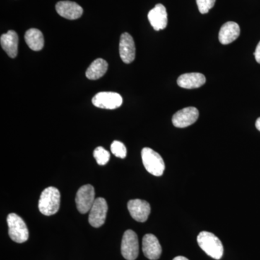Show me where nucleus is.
Masks as SVG:
<instances>
[{
  "mask_svg": "<svg viewBox=\"0 0 260 260\" xmlns=\"http://www.w3.org/2000/svg\"><path fill=\"white\" fill-rule=\"evenodd\" d=\"M61 196L59 191L54 186H49L42 191L39 202L41 213L47 216L57 213L60 207Z\"/></svg>",
  "mask_w": 260,
  "mask_h": 260,
  "instance_id": "nucleus-1",
  "label": "nucleus"
},
{
  "mask_svg": "<svg viewBox=\"0 0 260 260\" xmlns=\"http://www.w3.org/2000/svg\"><path fill=\"white\" fill-rule=\"evenodd\" d=\"M198 245L203 251L215 259H220L223 254V246L215 234L208 232H200L198 235Z\"/></svg>",
  "mask_w": 260,
  "mask_h": 260,
  "instance_id": "nucleus-2",
  "label": "nucleus"
},
{
  "mask_svg": "<svg viewBox=\"0 0 260 260\" xmlns=\"http://www.w3.org/2000/svg\"><path fill=\"white\" fill-rule=\"evenodd\" d=\"M9 236L13 242L22 244L28 239L29 232L23 219L15 213H10L7 218Z\"/></svg>",
  "mask_w": 260,
  "mask_h": 260,
  "instance_id": "nucleus-3",
  "label": "nucleus"
},
{
  "mask_svg": "<svg viewBox=\"0 0 260 260\" xmlns=\"http://www.w3.org/2000/svg\"><path fill=\"white\" fill-rule=\"evenodd\" d=\"M142 160L143 165L150 174L155 177H160L165 170V164L160 154L153 149L144 148L142 150Z\"/></svg>",
  "mask_w": 260,
  "mask_h": 260,
  "instance_id": "nucleus-4",
  "label": "nucleus"
},
{
  "mask_svg": "<svg viewBox=\"0 0 260 260\" xmlns=\"http://www.w3.org/2000/svg\"><path fill=\"white\" fill-rule=\"evenodd\" d=\"M121 254L126 260H135L139 254L138 235L133 230H127L123 235L121 245Z\"/></svg>",
  "mask_w": 260,
  "mask_h": 260,
  "instance_id": "nucleus-5",
  "label": "nucleus"
},
{
  "mask_svg": "<svg viewBox=\"0 0 260 260\" xmlns=\"http://www.w3.org/2000/svg\"><path fill=\"white\" fill-rule=\"evenodd\" d=\"M95 200V189L93 186L90 184L83 185L78 189L75 198L77 209L80 213H87L91 209Z\"/></svg>",
  "mask_w": 260,
  "mask_h": 260,
  "instance_id": "nucleus-6",
  "label": "nucleus"
},
{
  "mask_svg": "<svg viewBox=\"0 0 260 260\" xmlns=\"http://www.w3.org/2000/svg\"><path fill=\"white\" fill-rule=\"evenodd\" d=\"M108 212V205L104 198L95 199L89 214V223L94 228L102 226L106 221Z\"/></svg>",
  "mask_w": 260,
  "mask_h": 260,
  "instance_id": "nucleus-7",
  "label": "nucleus"
},
{
  "mask_svg": "<svg viewBox=\"0 0 260 260\" xmlns=\"http://www.w3.org/2000/svg\"><path fill=\"white\" fill-rule=\"evenodd\" d=\"M122 98L119 93L114 92H101L92 99L95 107L105 109H115L122 104Z\"/></svg>",
  "mask_w": 260,
  "mask_h": 260,
  "instance_id": "nucleus-8",
  "label": "nucleus"
},
{
  "mask_svg": "<svg viewBox=\"0 0 260 260\" xmlns=\"http://www.w3.org/2000/svg\"><path fill=\"white\" fill-rule=\"evenodd\" d=\"M198 117L199 112L196 108H184L173 116L172 122L176 127L184 128L196 122Z\"/></svg>",
  "mask_w": 260,
  "mask_h": 260,
  "instance_id": "nucleus-9",
  "label": "nucleus"
},
{
  "mask_svg": "<svg viewBox=\"0 0 260 260\" xmlns=\"http://www.w3.org/2000/svg\"><path fill=\"white\" fill-rule=\"evenodd\" d=\"M128 210L130 215L138 222L146 221L150 213V205L145 200L136 199L128 202Z\"/></svg>",
  "mask_w": 260,
  "mask_h": 260,
  "instance_id": "nucleus-10",
  "label": "nucleus"
},
{
  "mask_svg": "<svg viewBox=\"0 0 260 260\" xmlns=\"http://www.w3.org/2000/svg\"><path fill=\"white\" fill-rule=\"evenodd\" d=\"M135 44L133 38L127 32L121 36L119 42V54L121 60L126 64L133 62L135 59Z\"/></svg>",
  "mask_w": 260,
  "mask_h": 260,
  "instance_id": "nucleus-11",
  "label": "nucleus"
},
{
  "mask_svg": "<svg viewBox=\"0 0 260 260\" xmlns=\"http://www.w3.org/2000/svg\"><path fill=\"white\" fill-rule=\"evenodd\" d=\"M58 14L68 20H76L80 18L83 13V9L74 2L61 1L56 5Z\"/></svg>",
  "mask_w": 260,
  "mask_h": 260,
  "instance_id": "nucleus-12",
  "label": "nucleus"
},
{
  "mask_svg": "<svg viewBox=\"0 0 260 260\" xmlns=\"http://www.w3.org/2000/svg\"><path fill=\"white\" fill-rule=\"evenodd\" d=\"M143 251L149 259L156 260L160 258L162 253L161 246L153 234H146L143 237Z\"/></svg>",
  "mask_w": 260,
  "mask_h": 260,
  "instance_id": "nucleus-13",
  "label": "nucleus"
},
{
  "mask_svg": "<svg viewBox=\"0 0 260 260\" xmlns=\"http://www.w3.org/2000/svg\"><path fill=\"white\" fill-rule=\"evenodd\" d=\"M150 25L155 30H162L167 28L168 24V15L167 9L162 4L155 5L148 15Z\"/></svg>",
  "mask_w": 260,
  "mask_h": 260,
  "instance_id": "nucleus-14",
  "label": "nucleus"
},
{
  "mask_svg": "<svg viewBox=\"0 0 260 260\" xmlns=\"http://www.w3.org/2000/svg\"><path fill=\"white\" fill-rule=\"evenodd\" d=\"M2 48L11 58H15L18 55V36L14 30H9L3 34L0 38Z\"/></svg>",
  "mask_w": 260,
  "mask_h": 260,
  "instance_id": "nucleus-15",
  "label": "nucleus"
},
{
  "mask_svg": "<svg viewBox=\"0 0 260 260\" xmlns=\"http://www.w3.org/2000/svg\"><path fill=\"white\" fill-rule=\"evenodd\" d=\"M240 35V27L235 22L229 21L222 25L219 32V41L223 45L231 44Z\"/></svg>",
  "mask_w": 260,
  "mask_h": 260,
  "instance_id": "nucleus-16",
  "label": "nucleus"
},
{
  "mask_svg": "<svg viewBox=\"0 0 260 260\" xmlns=\"http://www.w3.org/2000/svg\"><path fill=\"white\" fill-rule=\"evenodd\" d=\"M206 82L205 75L198 73H186L181 75L177 80L179 87L186 89L198 88Z\"/></svg>",
  "mask_w": 260,
  "mask_h": 260,
  "instance_id": "nucleus-17",
  "label": "nucleus"
},
{
  "mask_svg": "<svg viewBox=\"0 0 260 260\" xmlns=\"http://www.w3.org/2000/svg\"><path fill=\"white\" fill-rule=\"evenodd\" d=\"M25 41L32 51L42 50L44 46V36L41 30L30 28L25 34Z\"/></svg>",
  "mask_w": 260,
  "mask_h": 260,
  "instance_id": "nucleus-18",
  "label": "nucleus"
},
{
  "mask_svg": "<svg viewBox=\"0 0 260 260\" xmlns=\"http://www.w3.org/2000/svg\"><path fill=\"white\" fill-rule=\"evenodd\" d=\"M107 70V61L103 59H97L89 66L85 75L89 80H98L106 74Z\"/></svg>",
  "mask_w": 260,
  "mask_h": 260,
  "instance_id": "nucleus-19",
  "label": "nucleus"
},
{
  "mask_svg": "<svg viewBox=\"0 0 260 260\" xmlns=\"http://www.w3.org/2000/svg\"><path fill=\"white\" fill-rule=\"evenodd\" d=\"M93 156L100 166H104L109 162L110 159V153L103 147H98L93 152Z\"/></svg>",
  "mask_w": 260,
  "mask_h": 260,
  "instance_id": "nucleus-20",
  "label": "nucleus"
},
{
  "mask_svg": "<svg viewBox=\"0 0 260 260\" xmlns=\"http://www.w3.org/2000/svg\"><path fill=\"white\" fill-rule=\"evenodd\" d=\"M111 150H112V153L116 157L120 158H125L126 148L125 145L121 143V142L117 141V140L113 142L112 145H111Z\"/></svg>",
  "mask_w": 260,
  "mask_h": 260,
  "instance_id": "nucleus-21",
  "label": "nucleus"
},
{
  "mask_svg": "<svg viewBox=\"0 0 260 260\" xmlns=\"http://www.w3.org/2000/svg\"><path fill=\"white\" fill-rule=\"evenodd\" d=\"M216 0H196L198 9L202 14H206L213 8Z\"/></svg>",
  "mask_w": 260,
  "mask_h": 260,
  "instance_id": "nucleus-22",
  "label": "nucleus"
},
{
  "mask_svg": "<svg viewBox=\"0 0 260 260\" xmlns=\"http://www.w3.org/2000/svg\"><path fill=\"white\" fill-rule=\"evenodd\" d=\"M254 56H255L256 61L260 64V42L257 44V46H256Z\"/></svg>",
  "mask_w": 260,
  "mask_h": 260,
  "instance_id": "nucleus-23",
  "label": "nucleus"
},
{
  "mask_svg": "<svg viewBox=\"0 0 260 260\" xmlns=\"http://www.w3.org/2000/svg\"><path fill=\"white\" fill-rule=\"evenodd\" d=\"M255 126L256 129L260 131V117L258 118L257 120L256 121Z\"/></svg>",
  "mask_w": 260,
  "mask_h": 260,
  "instance_id": "nucleus-24",
  "label": "nucleus"
},
{
  "mask_svg": "<svg viewBox=\"0 0 260 260\" xmlns=\"http://www.w3.org/2000/svg\"><path fill=\"white\" fill-rule=\"evenodd\" d=\"M173 260H189L187 258L184 257L183 256H178L177 257L174 258Z\"/></svg>",
  "mask_w": 260,
  "mask_h": 260,
  "instance_id": "nucleus-25",
  "label": "nucleus"
}]
</instances>
